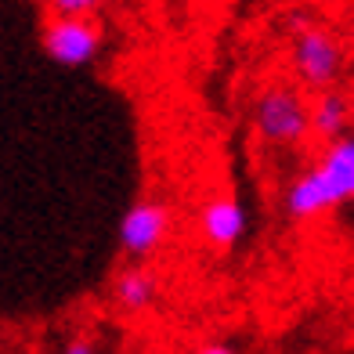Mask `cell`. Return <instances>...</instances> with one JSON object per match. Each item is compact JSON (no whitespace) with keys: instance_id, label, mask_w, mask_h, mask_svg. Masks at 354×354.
Wrapping results in <instances>:
<instances>
[{"instance_id":"6da1fadb","label":"cell","mask_w":354,"mask_h":354,"mask_svg":"<svg viewBox=\"0 0 354 354\" xmlns=\"http://www.w3.org/2000/svg\"><path fill=\"white\" fill-rule=\"evenodd\" d=\"M253 131L264 145L275 149H293L311 134V105L304 102L297 87L275 84L261 91V98L253 105Z\"/></svg>"},{"instance_id":"7a4b0ae2","label":"cell","mask_w":354,"mask_h":354,"mask_svg":"<svg viewBox=\"0 0 354 354\" xmlns=\"http://www.w3.org/2000/svg\"><path fill=\"white\" fill-rule=\"evenodd\" d=\"M105 29L94 15H51L44 26L40 47L62 69H87L102 55Z\"/></svg>"},{"instance_id":"3957f363","label":"cell","mask_w":354,"mask_h":354,"mask_svg":"<svg viewBox=\"0 0 354 354\" xmlns=\"http://www.w3.org/2000/svg\"><path fill=\"white\" fill-rule=\"evenodd\" d=\"M293 73L311 91H329L340 84L344 47L336 40V33H329L322 26H311V22L300 26L293 37Z\"/></svg>"},{"instance_id":"277c9868","label":"cell","mask_w":354,"mask_h":354,"mask_svg":"<svg viewBox=\"0 0 354 354\" xmlns=\"http://www.w3.org/2000/svg\"><path fill=\"white\" fill-rule=\"evenodd\" d=\"M170 235V206L159 199H141L120 221V250L134 261H149L163 250Z\"/></svg>"},{"instance_id":"5b68a950","label":"cell","mask_w":354,"mask_h":354,"mask_svg":"<svg viewBox=\"0 0 354 354\" xmlns=\"http://www.w3.org/2000/svg\"><path fill=\"white\" fill-rule=\"evenodd\" d=\"M246 206L239 203L235 196H214L203 203L199 210V232H203V243L214 246V250H232L243 243L246 235Z\"/></svg>"},{"instance_id":"8992f818","label":"cell","mask_w":354,"mask_h":354,"mask_svg":"<svg viewBox=\"0 0 354 354\" xmlns=\"http://www.w3.org/2000/svg\"><path fill=\"white\" fill-rule=\"evenodd\" d=\"M315 174L333 196V206H344L354 199V131L326 141V149H322L315 163Z\"/></svg>"},{"instance_id":"52a82bcc","label":"cell","mask_w":354,"mask_h":354,"mask_svg":"<svg viewBox=\"0 0 354 354\" xmlns=\"http://www.w3.org/2000/svg\"><path fill=\"white\" fill-rule=\"evenodd\" d=\"M156 300H159V279L149 275V271L127 268L116 275V282H112V304H116V311H123V315H141V311H149Z\"/></svg>"},{"instance_id":"ba28073f","label":"cell","mask_w":354,"mask_h":354,"mask_svg":"<svg viewBox=\"0 0 354 354\" xmlns=\"http://www.w3.org/2000/svg\"><path fill=\"white\" fill-rule=\"evenodd\" d=\"M347 123H351V102L336 87L318 91V98L311 102V134L322 141H333L347 134Z\"/></svg>"},{"instance_id":"9c48e42d","label":"cell","mask_w":354,"mask_h":354,"mask_svg":"<svg viewBox=\"0 0 354 354\" xmlns=\"http://www.w3.org/2000/svg\"><path fill=\"white\" fill-rule=\"evenodd\" d=\"M55 15H98L105 0H47Z\"/></svg>"},{"instance_id":"30bf717a","label":"cell","mask_w":354,"mask_h":354,"mask_svg":"<svg viewBox=\"0 0 354 354\" xmlns=\"http://www.w3.org/2000/svg\"><path fill=\"white\" fill-rule=\"evenodd\" d=\"M62 354H98V344H94L91 336H76V340H69V347Z\"/></svg>"},{"instance_id":"8fae6325","label":"cell","mask_w":354,"mask_h":354,"mask_svg":"<svg viewBox=\"0 0 354 354\" xmlns=\"http://www.w3.org/2000/svg\"><path fill=\"white\" fill-rule=\"evenodd\" d=\"M196 354H239L232 344H203Z\"/></svg>"}]
</instances>
